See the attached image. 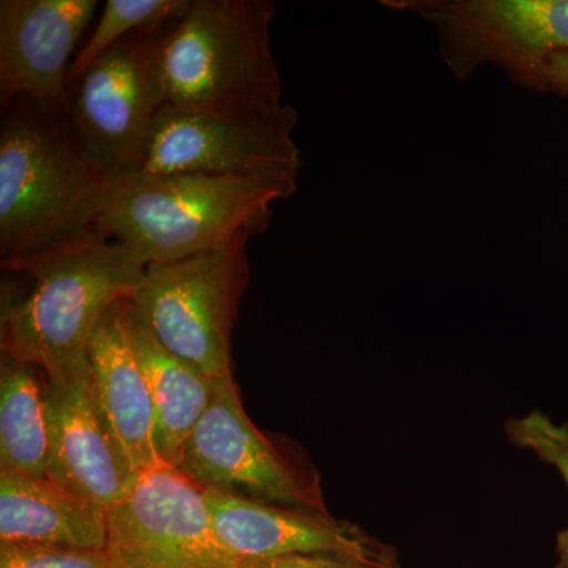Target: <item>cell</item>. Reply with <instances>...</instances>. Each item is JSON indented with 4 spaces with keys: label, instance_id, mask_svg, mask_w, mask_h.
I'll list each match as a JSON object with an SVG mask.
<instances>
[{
    "label": "cell",
    "instance_id": "ac0fdd59",
    "mask_svg": "<svg viewBox=\"0 0 568 568\" xmlns=\"http://www.w3.org/2000/svg\"><path fill=\"white\" fill-rule=\"evenodd\" d=\"M190 0H108L95 29L70 67L69 81L119 41L179 17Z\"/></svg>",
    "mask_w": 568,
    "mask_h": 568
},
{
    "label": "cell",
    "instance_id": "2e32d148",
    "mask_svg": "<svg viewBox=\"0 0 568 568\" xmlns=\"http://www.w3.org/2000/svg\"><path fill=\"white\" fill-rule=\"evenodd\" d=\"M126 327L151 392L155 413V443L160 459L178 466L182 448L211 403L215 381L166 349L130 312Z\"/></svg>",
    "mask_w": 568,
    "mask_h": 568
},
{
    "label": "cell",
    "instance_id": "7c38bea8",
    "mask_svg": "<svg viewBox=\"0 0 568 568\" xmlns=\"http://www.w3.org/2000/svg\"><path fill=\"white\" fill-rule=\"evenodd\" d=\"M204 491L213 528L224 547L242 562L297 555L396 559L394 548L332 515L261 503L213 489Z\"/></svg>",
    "mask_w": 568,
    "mask_h": 568
},
{
    "label": "cell",
    "instance_id": "44dd1931",
    "mask_svg": "<svg viewBox=\"0 0 568 568\" xmlns=\"http://www.w3.org/2000/svg\"><path fill=\"white\" fill-rule=\"evenodd\" d=\"M237 568H402L398 558L365 560L332 555H297L244 560Z\"/></svg>",
    "mask_w": 568,
    "mask_h": 568
},
{
    "label": "cell",
    "instance_id": "d6986e66",
    "mask_svg": "<svg viewBox=\"0 0 568 568\" xmlns=\"http://www.w3.org/2000/svg\"><path fill=\"white\" fill-rule=\"evenodd\" d=\"M504 432L508 443L556 467L568 487V424H555L547 414L532 410L528 416L508 418ZM555 568H568V526L556 536Z\"/></svg>",
    "mask_w": 568,
    "mask_h": 568
},
{
    "label": "cell",
    "instance_id": "8992f818",
    "mask_svg": "<svg viewBox=\"0 0 568 568\" xmlns=\"http://www.w3.org/2000/svg\"><path fill=\"white\" fill-rule=\"evenodd\" d=\"M173 20L119 41L69 81L63 121L111 182L141 171L152 123L166 104L159 48Z\"/></svg>",
    "mask_w": 568,
    "mask_h": 568
},
{
    "label": "cell",
    "instance_id": "7a4b0ae2",
    "mask_svg": "<svg viewBox=\"0 0 568 568\" xmlns=\"http://www.w3.org/2000/svg\"><path fill=\"white\" fill-rule=\"evenodd\" d=\"M297 186L290 175H126L112 182L104 233L142 267L170 263L264 234Z\"/></svg>",
    "mask_w": 568,
    "mask_h": 568
},
{
    "label": "cell",
    "instance_id": "6da1fadb",
    "mask_svg": "<svg viewBox=\"0 0 568 568\" xmlns=\"http://www.w3.org/2000/svg\"><path fill=\"white\" fill-rule=\"evenodd\" d=\"M0 264L21 274L58 254L108 241L112 182L71 136L62 112L32 100L2 106Z\"/></svg>",
    "mask_w": 568,
    "mask_h": 568
},
{
    "label": "cell",
    "instance_id": "5b68a950",
    "mask_svg": "<svg viewBox=\"0 0 568 568\" xmlns=\"http://www.w3.org/2000/svg\"><path fill=\"white\" fill-rule=\"evenodd\" d=\"M248 242L144 268L130 312L168 351L212 379L233 376L231 335L248 286Z\"/></svg>",
    "mask_w": 568,
    "mask_h": 568
},
{
    "label": "cell",
    "instance_id": "277c9868",
    "mask_svg": "<svg viewBox=\"0 0 568 568\" xmlns=\"http://www.w3.org/2000/svg\"><path fill=\"white\" fill-rule=\"evenodd\" d=\"M144 268L121 246L100 242L17 274L31 287L3 297L2 354L39 368L47 381L84 375L100 321L112 305L132 297Z\"/></svg>",
    "mask_w": 568,
    "mask_h": 568
},
{
    "label": "cell",
    "instance_id": "7402d4cb",
    "mask_svg": "<svg viewBox=\"0 0 568 568\" xmlns=\"http://www.w3.org/2000/svg\"><path fill=\"white\" fill-rule=\"evenodd\" d=\"M540 92H555L568 99V52L551 55L540 73Z\"/></svg>",
    "mask_w": 568,
    "mask_h": 568
},
{
    "label": "cell",
    "instance_id": "3957f363",
    "mask_svg": "<svg viewBox=\"0 0 568 568\" xmlns=\"http://www.w3.org/2000/svg\"><path fill=\"white\" fill-rule=\"evenodd\" d=\"M271 0H190L159 48L168 106L263 114L283 106Z\"/></svg>",
    "mask_w": 568,
    "mask_h": 568
},
{
    "label": "cell",
    "instance_id": "9a60e30c",
    "mask_svg": "<svg viewBox=\"0 0 568 568\" xmlns=\"http://www.w3.org/2000/svg\"><path fill=\"white\" fill-rule=\"evenodd\" d=\"M106 510L50 477L0 474V544L106 548Z\"/></svg>",
    "mask_w": 568,
    "mask_h": 568
},
{
    "label": "cell",
    "instance_id": "ffe728a7",
    "mask_svg": "<svg viewBox=\"0 0 568 568\" xmlns=\"http://www.w3.org/2000/svg\"><path fill=\"white\" fill-rule=\"evenodd\" d=\"M0 568H110L106 551L39 544H0Z\"/></svg>",
    "mask_w": 568,
    "mask_h": 568
},
{
    "label": "cell",
    "instance_id": "9c48e42d",
    "mask_svg": "<svg viewBox=\"0 0 568 568\" xmlns=\"http://www.w3.org/2000/svg\"><path fill=\"white\" fill-rule=\"evenodd\" d=\"M110 568H237L213 528L204 488L178 467H152L108 508Z\"/></svg>",
    "mask_w": 568,
    "mask_h": 568
},
{
    "label": "cell",
    "instance_id": "ba28073f",
    "mask_svg": "<svg viewBox=\"0 0 568 568\" xmlns=\"http://www.w3.org/2000/svg\"><path fill=\"white\" fill-rule=\"evenodd\" d=\"M175 467L204 489L331 515L317 474L287 457L246 416L234 376L215 381Z\"/></svg>",
    "mask_w": 568,
    "mask_h": 568
},
{
    "label": "cell",
    "instance_id": "52a82bcc",
    "mask_svg": "<svg viewBox=\"0 0 568 568\" xmlns=\"http://www.w3.org/2000/svg\"><path fill=\"white\" fill-rule=\"evenodd\" d=\"M435 29L448 71L465 81L484 65L538 91L544 63L568 52V0H402Z\"/></svg>",
    "mask_w": 568,
    "mask_h": 568
},
{
    "label": "cell",
    "instance_id": "8fae6325",
    "mask_svg": "<svg viewBox=\"0 0 568 568\" xmlns=\"http://www.w3.org/2000/svg\"><path fill=\"white\" fill-rule=\"evenodd\" d=\"M97 0L0 2V102L24 99L62 112L70 58L91 24Z\"/></svg>",
    "mask_w": 568,
    "mask_h": 568
},
{
    "label": "cell",
    "instance_id": "5bb4252c",
    "mask_svg": "<svg viewBox=\"0 0 568 568\" xmlns=\"http://www.w3.org/2000/svg\"><path fill=\"white\" fill-rule=\"evenodd\" d=\"M89 369L95 405L136 477L162 465L151 392L126 327V298L100 321L89 349Z\"/></svg>",
    "mask_w": 568,
    "mask_h": 568
},
{
    "label": "cell",
    "instance_id": "4fadbf2b",
    "mask_svg": "<svg viewBox=\"0 0 568 568\" xmlns=\"http://www.w3.org/2000/svg\"><path fill=\"white\" fill-rule=\"evenodd\" d=\"M51 480L104 510L132 487L136 474L104 424L93 399L91 369L62 381H47Z\"/></svg>",
    "mask_w": 568,
    "mask_h": 568
},
{
    "label": "cell",
    "instance_id": "30bf717a",
    "mask_svg": "<svg viewBox=\"0 0 568 568\" xmlns=\"http://www.w3.org/2000/svg\"><path fill=\"white\" fill-rule=\"evenodd\" d=\"M291 104L263 114H215L164 104L145 142L140 174L290 175L302 152Z\"/></svg>",
    "mask_w": 568,
    "mask_h": 568
},
{
    "label": "cell",
    "instance_id": "e0dca14e",
    "mask_svg": "<svg viewBox=\"0 0 568 568\" xmlns=\"http://www.w3.org/2000/svg\"><path fill=\"white\" fill-rule=\"evenodd\" d=\"M50 422L47 387L33 366L2 354L0 368V474L47 477Z\"/></svg>",
    "mask_w": 568,
    "mask_h": 568
}]
</instances>
